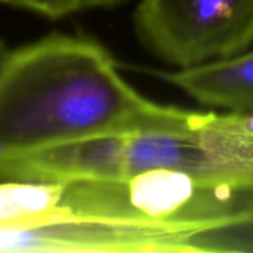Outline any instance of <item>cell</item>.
I'll return each mask as SVG.
<instances>
[{
	"instance_id": "obj_1",
	"label": "cell",
	"mask_w": 253,
	"mask_h": 253,
	"mask_svg": "<svg viewBox=\"0 0 253 253\" xmlns=\"http://www.w3.org/2000/svg\"><path fill=\"white\" fill-rule=\"evenodd\" d=\"M193 117L142 96L87 37L53 33L0 65V157L110 133H191Z\"/></svg>"
},
{
	"instance_id": "obj_2",
	"label": "cell",
	"mask_w": 253,
	"mask_h": 253,
	"mask_svg": "<svg viewBox=\"0 0 253 253\" xmlns=\"http://www.w3.org/2000/svg\"><path fill=\"white\" fill-rule=\"evenodd\" d=\"M62 203L79 213L200 240L253 225V170L153 169L119 181L65 184Z\"/></svg>"
},
{
	"instance_id": "obj_3",
	"label": "cell",
	"mask_w": 253,
	"mask_h": 253,
	"mask_svg": "<svg viewBox=\"0 0 253 253\" xmlns=\"http://www.w3.org/2000/svg\"><path fill=\"white\" fill-rule=\"evenodd\" d=\"M133 21L139 42L176 70L253 44V0H141Z\"/></svg>"
},
{
	"instance_id": "obj_4",
	"label": "cell",
	"mask_w": 253,
	"mask_h": 253,
	"mask_svg": "<svg viewBox=\"0 0 253 253\" xmlns=\"http://www.w3.org/2000/svg\"><path fill=\"white\" fill-rule=\"evenodd\" d=\"M199 239L79 213L61 205L50 213L0 227V253L200 252Z\"/></svg>"
},
{
	"instance_id": "obj_5",
	"label": "cell",
	"mask_w": 253,
	"mask_h": 253,
	"mask_svg": "<svg viewBox=\"0 0 253 253\" xmlns=\"http://www.w3.org/2000/svg\"><path fill=\"white\" fill-rule=\"evenodd\" d=\"M197 102L228 111H253V50L173 71H153Z\"/></svg>"
},
{
	"instance_id": "obj_6",
	"label": "cell",
	"mask_w": 253,
	"mask_h": 253,
	"mask_svg": "<svg viewBox=\"0 0 253 253\" xmlns=\"http://www.w3.org/2000/svg\"><path fill=\"white\" fill-rule=\"evenodd\" d=\"M191 133L213 156L237 169L253 170V111H194Z\"/></svg>"
},
{
	"instance_id": "obj_7",
	"label": "cell",
	"mask_w": 253,
	"mask_h": 253,
	"mask_svg": "<svg viewBox=\"0 0 253 253\" xmlns=\"http://www.w3.org/2000/svg\"><path fill=\"white\" fill-rule=\"evenodd\" d=\"M65 184L1 181L0 227L25 224L55 211L62 200Z\"/></svg>"
},
{
	"instance_id": "obj_8",
	"label": "cell",
	"mask_w": 253,
	"mask_h": 253,
	"mask_svg": "<svg viewBox=\"0 0 253 253\" xmlns=\"http://www.w3.org/2000/svg\"><path fill=\"white\" fill-rule=\"evenodd\" d=\"M0 3L36 12L49 19H61L79 10L76 0H0Z\"/></svg>"
},
{
	"instance_id": "obj_9",
	"label": "cell",
	"mask_w": 253,
	"mask_h": 253,
	"mask_svg": "<svg viewBox=\"0 0 253 253\" xmlns=\"http://www.w3.org/2000/svg\"><path fill=\"white\" fill-rule=\"evenodd\" d=\"M79 10L80 9H92V7H104V6H111L116 4L122 0H76Z\"/></svg>"
},
{
	"instance_id": "obj_10",
	"label": "cell",
	"mask_w": 253,
	"mask_h": 253,
	"mask_svg": "<svg viewBox=\"0 0 253 253\" xmlns=\"http://www.w3.org/2000/svg\"><path fill=\"white\" fill-rule=\"evenodd\" d=\"M6 53H7V49H6L4 43L0 40V65H1V62H3V59H4V56H6Z\"/></svg>"
}]
</instances>
